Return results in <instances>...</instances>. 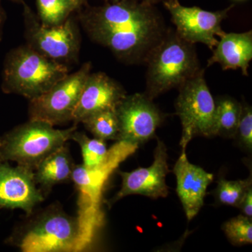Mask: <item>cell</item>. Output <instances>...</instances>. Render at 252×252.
<instances>
[{
  "instance_id": "6da1fadb",
  "label": "cell",
  "mask_w": 252,
  "mask_h": 252,
  "mask_svg": "<svg viewBox=\"0 0 252 252\" xmlns=\"http://www.w3.org/2000/svg\"><path fill=\"white\" fill-rule=\"evenodd\" d=\"M81 22L93 40L131 63H145L167 31L154 6L132 0L91 8Z\"/></svg>"
},
{
  "instance_id": "7a4b0ae2",
  "label": "cell",
  "mask_w": 252,
  "mask_h": 252,
  "mask_svg": "<svg viewBox=\"0 0 252 252\" xmlns=\"http://www.w3.org/2000/svg\"><path fill=\"white\" fill-rule=\"evenodd\" d=\"M145 63L147 71L144 94L151 99L180 87L202 69L194 44L170 30L152 49Z\"/></svg>"
},
{
  "instance_id": "3957f363",
  "label": "cell",
  "mask_w": 252,
  "mask_h": 252,
  "mask_svg": "<svg viewBox=\"0 0 252 252\" xmlns=\"http://www.w3.org/2000/svg\"><path fill=\"white\" fill-rule=\"evenodd\" d=\"M69 74L67 66L48 59L31 46H18L6 55L1 89L26 98H36Z\"/></svg>"
},
{
  "instance_id": "277c9868",
  "label": "cell",
  "mask_w": 252,
  "mask_h": 252,
  "mask_svg": "<svg viewBox=\"0 0 252 252\" xmlns=\"http://www.w3.org/2000/svg\"><path fill=\"white\" fill-rule=\"evenodd\" d=\"M76 129L74 126L61 130L49 123L30 119L1 140L3 158L34 170L48 156L65 145Z\"/></svg>"
},
{
  "instance_id": "5b68a950",
  "label": "cell",
  "mask_w": 252,
  "mask_h": 252,
  "mask_svg": "<svg viewBox=\"0 0 252 252\" xmlns=\"http://www.w3.org/2000/svg\"><path fill=\"white\" fill-rule=\"evenodd\" d=\"M16 245L23 252H68L85 246L80 220L56 207L32 220Z\"/></svg>"
},
{
  "instance_id": "8992f818",
  "label": "cell",
  "mask_w": 252,
  "mask_h": 252,
  "mask_svg": "<svg viewBox=\"0 0 252 252\" xmlns=\"http://www.w3.org/2000/svg\"><path fill=\"white\" fill-rule=\"evenodd\" d=\"M178 89L176 114L182 126L180 146L182 151H186L194 137H215L216 102L207 86L203 69Z\"/></svg>"
},
{
  "instance_id": "52a82bcc",
  "label": "cell",
  "mask_w": 252,
  "mask_h": 252,
  "mask_svg": "<svg viewBox=\"0 0 252 252\" xmlns=\"http://www.w3.org/2000/svg\"><path fill=\"white\" fill-rule=\"evenodd\" d=\"M28 45L48 59L65 64L77 58L80 36L76 23L69 17L55 26L41 23L26 5L24 10Z\"/></svg>"
},
{
  "instance_id": "ba28073f",
  "label": "cell",
  "mask_w": 252,
  "mask_h": 252,
  "mask_svg": "<svg viewBox=\"0 0 252 252\" xmlns=\"http://www.w3.org/2000/svg\"><path fill=\"white\" fill-rule=\"evenodd\" d=\"M91 69V63H85L77 72L68 74L58 81L45 94L30 100V119L49 123L54 126L72 121Z\"/></svg>"
},
{
  "instance_id": "9c48e42d",
  "label": "cell",
  "mask_w": 252,
  "mask_h": 252,
  "mask_svg": "<svg viewBox=\"0 0 252 252\" xmlns=\"http://www.w3.org/2000/svg\"><path fill=\"white\" fill-rule=\"evenodd\" d=\"M164 6L171 16L179 35L192 44L201 43L213 50L218 43L217 36H222L221 23L234 6L230 5L225 9L217 11H205L197 6H182L178 0H169Z\"/></svg>"
},
{
  "instance_id": "30bf717a",
  "label": "cell",
  "mask_w": 252,
  "mask_h": 252,
  "mask_svg": "<svg viewBox=\"0 0 252 252\" xmlns=\"http://www.w3.org/2000/svg\"><path fill=\"white\" fill-rule=\"evenodd\" d=\"M118 142L138 147L153 138L162 121L157 106L144 94L126 95L118 104Z\"/></svg>"
},
{
  "instance_id": "8fae6325",
  "label": "cell",
  "mask_w": 252,
  "mask_h": 252,
  "mask_svg": "<svg viewBox=\"0 0 252 252\" xmlns=\"http://www.w3.org/2000/svg\"><path fill=\"white\" fill-rule=\"evenodd\" d=\"M154 158L151 166L140 167L129 172H119L122 179V188L113 198V202L130 195H144L152 199L167 196L166 177L170 172L168 156L166 146L159 139H157Z\"/></svg>"
},
{
  "instance_id": "7c38bea8",
  "label": "cell",
  "mask_w": 252,
  "mask_h": 252,
  "mask_svg": "<svg viewBox=\"0 0 252 252\" xmlns=\"http://www.w3.org/2000/svg\"><path fill=\"white\" fill-rule=\"evenodd\" d=\"M36 185L32 169L0 162V208L21 209L31 215L44 200Z\"/></svg>"
},
{
  "instance_id": "4fadbf2b",
  "label": "cell",
  "mask_w": 252,
  "mask_h": 252,
  "mask_svg": "<svg viewBox=\"0 0 252 252\" xmlns=\"http://www.w3.org/2000/svg\"><path fill=\"white\" fill-rule=\"evenodd\" d=\"M126 95L122 86L107 74L91 73L81 91L72 121L81 123L95 113L116 109Z\"/></svg>"
},
{
  "instance_id": "5bb4252c",
  "label": "cell",
  "mask_w": 252,
  "mask_h": 252,
  "mask_svg": "<svg viewBox=\"0 0 252 252\" xmlns=\"http://www.w3.org/2000/svg\"><path fill=\"white\" fill-rule=\"evenodd\" d=\"M173 173L177 180L176 192L187 220L190 221L203 207L207 189L213 181L214 175L189 162L186 151H182L174 166Z\"/></svg>"
},
{
  "instance_id": "9a60e30c",
  "label": "cell",
  "mask_w": 252,
  "mask_h": 252,
  "mask_svg": "<svg viewBox=\"0 0 252 252\" xmlns=\"http://www.w3.org/2000/svg\"><path fill=\"white\" fill-rule=\"evenodd\" d=\"M207 67L217 63L223 70L241 69L243 75H248L252 60V31L243 33H225L220 36Z\"/></svg>"
},
{
  "instance_id": "2e32d148",
  "label": "cell",
  "mask_w": 252,
  "mask_h": 252,
  "mask_svg": "<svg viewBox=\"0 0 252 252\" xmlns=\"http://www.w3.org/2000/svg\"><path fill=\"white\" fill-rule=\"evenodd\" d=\"M72 158L65 145L58 149L45 158L34 170V178L37 185L47 189L72 179Z\"/></svg>"
},
{
  "instance_id": "e0dca14e",
  "label": "cell",
  "mask_w": 252,
  "mask_h": 252,
  "mask_svg": "<svg viewBox=\"0 0 252 252\" xmlns=\"http://www.w3.org/2000/svg\"><path fill=\"white\" fill-rule=\"evenodd\" d=\"M215 102L214 135L234 138L241 114V103L228 96L219 97Z\"/></svg>"
},
{
  "instance_id": "ac0fdd59",
  "label": "cell",
  "mask_w": 252,
  "mask_h": 252,
  "mask_svg": "<svg viewBox=\"0 0 252 252\" xmlns=\"http://www.w3.org/2000/svg\"><path fill=\"white\" fill-rule=\"evenodd\" d=\"M71 139L79 144L83 158V165L94 168L103 165L108 160L112 149L108 150L106 141L98 138H90L85 134L74 131Z\"/></svg>"
},
{
  "instance_id": "d6986e66",
  "label": "cell",
  "mask_w": 252,
  "mask_h": 252,
  "mask_svg": "<svg viewBox=\"0 0 252 252\" xmlns=\"http://www.w3.org/2000/svg\"><path fill=\"white\" fill-rule=\"evenodd\" d=\"M81 123L95 138L104 141L118 140L119 126L116 109L95 113Z\"/></svg>"
},
{
  "instance_id": "ffe728a7",
  "label": "cell",
  "mask_w": 252,
  "mask_h": 252,
  "mask_svg": "<svg viewBox=\"0 0 252 252\" xmlns=\"http://www.w3.org/2000/svg\"><path fill=\"white\" fill-rule=\"evenodd\" d=\"M81 4L79 0H36L39 21L49 26L61 24Z\"/></svg>"
},
{
  "instance_id": "44dd1931",
  "label": "cell",
  "mask_w": 252,
  "mask_h": 252,
  "mask_svg": "<svg viewBox=\"0 0 252 252\" xmlns=\"http://www.w3.org/2000/svg\"><path fill=\"white\" fill-rule=\"evenodd\" d=\"M252 187V175L245 180L229 181L220 177L212 191L218 205L238 207L244 195Z\"/></svg>"
},
{
  "instance_id": "7402d4cb",
  "label": "cell",
  "mask_w": 252,
  "mask_h": 252,
  "mask_svg": "<svg viewBox=\"0 0 252 252\" xmlns=\"http://www.w3.org/2000/svg\"><path fill=\"white\" fill-rule=\"evenodd\" d=\"M230 243L237 246L252 243V220L243 215L230 219L221 227Z\"/></svg>"
},
{
  "instance_id": "603a6c76",
  "label": "cell",
  "mask_w": 252,
  "mask_h": 252,
  "mask_svg": "<svg viewBox=\"0 0 252 252\" xmlns=\"http://www.w3.org/2000/svg\"><path fill=\"white\" fill-rule=\"evenodd\" d=\"M234 138L244 150H252V109L246 102L241 103V114Z\"/></svg>"
},
{
  "instance_id": "cb8c5ba5",
  "label": "cell",
  "mask_w": 252,
  "mask_h": 252,
  "mask_svg": "<svg viewBox=\"0 0 252 252\" xmlns=\"http://www.w3.org/2000/svg\"><path fill=\"white\" fill-rule=\"evenodd\" d=\"M238 208L240 209L243 215L252 219V187L249 189L244 195Z\"/></svg>"
},
{
  "instance_id": "d4e9b609",
  "label": "cell",
  "mask_w": 252,
  "mask_h": 252,
  "mask_svg": "<svg viewBox=\"0 0 252 252\" xmlns=\"http://www.w3.org/2000/svg\"><path fill=\"white\" fill-rule=\"evenodd\" d=\"M5 20H6V14L0 2V41L2 38L3 27H4Z\"/></svg>"
},
{
  "instance_id": "484cf974",
  "label": "cell",
  "mask_w": 252,
  "mask_h": 252,
  "mask_svg": "<svg viewBox=\"0 0 252 252\" xmlns=\"http://www.w3.org/2000/svg\"><path fill=\"white\" fill-rule=\"evenodd\" d=\"M169 1V0H142L141 1L144 3V4L152 5V6H154V4H157V3L165 2V1Z\"/></svg>"
},
{
  "instance_id": "4316f807",
  "label": "cell",
  "mask_w": 252,
  "mask_h": 252,
  "mask_svg": "<svg viewBox=\"0 0 252 252\" xmlns=\"http://www.w3.org/2000/svg\"><path fill=\"white\" fill-rule=\"evenodd\" d=\"M4 161V158H3L2 152H1V142L0 140V162Z\"/></svg>"
},
{
  "instance_id": "83f0119b",
  "label": "cell",
  "mask_w": 252,
  "mask_h": 252,
  "mask_svg": "<svg viewBox=\"0 0 252 252\" xmlns=\"http://www.w3.org/2000/svg\"><path fill=\"white\" fill-rule=\"evenodd\" d=\"M83 1H86V0H83ZM107 1H111L112 2H118V1H123V0H107Z\"/></svg>"
},
{
  "instance_id": "f1b7e54d",
  "label": "cell",
  "mask_w": 252,
  "mask_h": 252,
  "mask_svg": "<svg viewBox=\"0 0 252 252\" xmlns=\"http://www.w3.org/2000/svg\"><path fill=\"white\" fill-rule=\"evenodd\" d=\"M11 1H16V2H23V0H11Z\"/></svg>"
},
{
  "instance_id": "f546056e",
  "label": "cell",
  "mask_w": 252,
  "mask_h": 252,
  "mask_svg": "<svg viewBox=\"0 0 252 252\" xmlns=\"http://www.w3.org/2000/svg\"><path fill=\"white\" fill-rule=\"evenodd\" d=\"M79 1H81V2H82V3L84 2V1H83V0H79Z\"/></svg>"
}]
</instances>
